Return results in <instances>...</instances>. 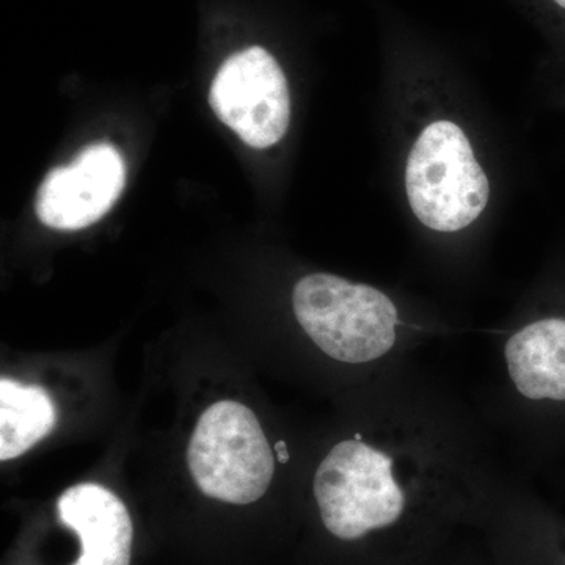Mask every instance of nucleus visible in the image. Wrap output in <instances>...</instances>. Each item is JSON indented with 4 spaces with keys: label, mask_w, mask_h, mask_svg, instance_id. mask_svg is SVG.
<instances>
[{
    "label": "nucleus",
    "mask_w": 565,
    "mask_h": 565,
    "mask_svg": "<svg viewBox=\"0 0 565 565\" xmlns=\"http://www.w3.org/2000/svg\"><path fill=\"white\" fill-rule=\"evenodd\" d=\"M292 305L305 333L338 362H374L396 344V307L373 286L311 274L297 282Z\"/></svg>",
    "instance_id": "f257e3e1"
},
{
    "label": "nucleus",
    "mask_w": 565,
    "mask_h": 565,
    "mask_svg": "<svg viewBox=\"0 0 565 565\" xmlns=\"http://www.w3.org/2000/svg\"><path fill=\"white\" fill-rule=\"evenodd\" d=\"M408 203L418 221L440 233L467 228L489 203V178L470 140L452 121H435L415 141L405 169Z\"/></svg>",
    "instance_id": "f03ea898"
},
{
    "label": "nucleus",
    "mask_w": 565,
    "mask_h": 565,
    "mask_svg": "<svg viewBox=\"0 0 565 565\" xmlns=\"http://www.w3.org/2000/svg\"><path fill=\"white\" fill-rule=\"evenodd\" d=\"M315 497L323 526L341 541H356L399 522L407 497L385 451L344 440L319 465Z\"/></svg>",
    "instance_id": "7ed1b4c3"
},
{
    "label": "nucleus",
    "mask_w": 565,
    "mask_h": 565,
    "mask_svg": "<svg viewBox=\"0 0 565 565\" xmlns=\"http://www.w3.org/2000/svg\"><path fill=\"white\" fill-rule=\"evenodd\" d=\"M188 465L206 497L223 503L250 504L273 482L275 459L250 408L221 401L200 416L188 448Z\"/></svg>",
    "instance_id": "20e7f679"
},
{
    "label": "nucleus",
    "mask_w": 565,
    "mask_h": 565,
    "mask_svg": "<svg viewBox=\"0 0 565 565\" xmlns=\"http://www.w3.org/2000/svg\"><path fill=\"white\" fill-rule=\"evenodd\" d=\"M210 104L218 120L256 150L278 143L291 121L288 81L263 47L237 52L223 63Z\"/></svg>",
    "instance_id": "39448f33"
},
{
    "label": "nucleus",
    "mask_w": 565,
    "mask_h": 565,
    "mask_svg": "<svg viewBox=\"0 0 565 565\" xmlns=\"http://www.w3.org/2000/svg\"><path fill=\"white\" fill-rule=\"evenodd\" d=\"M125 181L120 151L110 143L90 145L70 166L47 173L36 193V215L62 232L87 228L110 211Z\"/></svg>",
    "instance_id": "423d86ee"
},
{
    "label": "nucleus",
    "mask_w": 565,
    "mask_h": 565,
    "mask_svg": "<svg viewBox=\"0 0 565 565\" xmlns=\"http://www.w3.org/2000/svg\"><path fill=\"white\" fill-rule=\"evenodd\" d=\"M58 520L79 535L73 565H131L134 526L128 508L106 487H70L58 498Z\"/></svg>",
    "instance_id": "0eeeda50"
},
{
    "label": "nucleus",
    "mask_w": 565,
    "mask_h": 565,
    "mask_svg": "<svg viewBox=\"0 0 565 565\" xmlns=\"http://www.w3.org/2000/svg\"><path fill=\"white\" fill-rule=\"evenodd\" d=\"M509 375L527 399L565 401V319L530 323L504 349Z\"/></svg>",
    "instance_id": "6e6552de"
},
{
    "label": "nucleus",
    "mask_w": 565,
    "mask_h": 565,
    "mask_svg": "<svg viewBox=\"0 0 565 565\" xmlns=\"http://www.w3.org/2000/svg\"><path fill=\"white\" fill-rule=\"evenodd\" d=\"M57 411L46 390L0 381V459H17L54 429Z\"/></svg>",
    "instance_id": "1a4fd4ad"
},
{
    "label": "nucleus",
    "mask_w": 565,
    "mask_h": 565,
    "mask_svg": "<svg viewBox=\"0 0 565 565\" xmlns=\"http://www.w3.org/2000/svg\"><path fill=\"white\" fill-rule=\"evenodd\" d=\"M275 451H277L278 460H280L281 463L288 462V451H286V445L282 444V441H278V444L275 445Z\"/></svg>",
    "instance_id": "9d476101"
},
{
    "label": "nucleus",
    "mask_w": 565,
    "mask_h": 565,
    "mask_svg": "<svg viewBox=\"0 0 565 565\" xmlns=\"http://www.w3.org/2000/svg\"><path fill=\"white\" fill-rule=\"evenodd\" d=\"M555 2L557 3V6L563 7V9H565V0H555Z\"/></svg>",
    "instance_id": "9b49d317"
}]
</instances>
